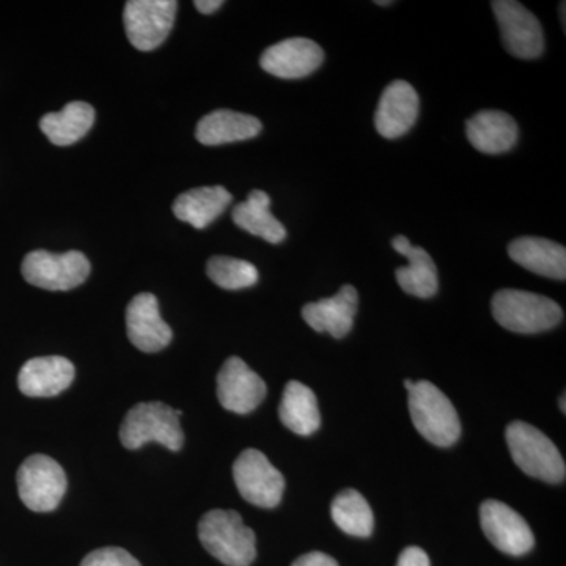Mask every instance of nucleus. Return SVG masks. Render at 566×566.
Instances as JSON below:
<instances>
[{"mask_svg":"<svg viewBox=\"0 0 566 566\" xmlns=\"http://www.w3.org/2000/svg\"><path fill=\"white\" fill-rule=\"evenodd\" d=\"M558 403H560V406H562V412H564V415H565V412H566V411H565V409H566V408H565V395H562L560 401H558Z\"/></svg>","mask_w":566,"mask_h":566,"instance_id":"nucleus-34","label":"nucleus"},{"mask_svg":"<svg viewBox=\"0 0 566 566\" xmlns=\"http://www.w3.org/2000/svg\"><path fill=\"white\" fill-rule=\"evenodd\" d=\"M22 504L36 513L57 509L66 493V475L57 461L46 455L29 457L17 475Z\"/></svg>","mask_w":566,"mask_h":566,"instance_id":"nucleus-7","label":"nucleus"},{"mask_svg":"<svg viewBox=\"0 0 566 566\" xmlns=\"http://www.w3.org/2000/svg\"><path fill=\"white\" fill-rule=\"evenodd\" d=\"M207 274L223 290H243L259 282V270L251 262L232 256H212Z\"/></svg>","mask_w":566,"mask_h":566,"instance_id":"nucleus-27","label":"nucleus"},{"mask_svg":"<svg viewBox=\"0 0 566 566\" xmlns=\"http://www.w3.org/2000/svg\"><path fill=\"white\" fill-rule=\"evenodd\" d=\"M419 109V95L409 82H390L382 92L376 109V132L386 139H398L405 136L416 125Z\"/></svg>","mask_w":566,"mask_h":566,"instance_id":"nucleus-14","label":"nucleus"},{"mask_svg":"<svg viewBox=\"0 0 566 566\" xmlns=\"http://www.w3.org/2000/svg\"><path fill=\"white\" fill-rule=\"evenodd\" d=\"M95 123V109L91 104L74 102L61 112H51L40 120L41 132L54 145L69 147L87 136Z\"/></svg>","mask_w":566,"mask_h":566,"instance_id":"nucleus-23","label":"nucleus"},{"mask_svg":"<svg viewBox=\"0 0 566 566\" xmlns=\"http://www.w3.org/2000/svg\"><path fill=\"white\" fill-rule=\"evenodd\" d=\"M409 415L420 434L438 447L455 444L461 434L455 406L430 381H417L409 390Z\"/></svg>","mask_w":566,"mask_h":566,"instance_id":"nucleus-3","label":"nucleus"},{"mask_svg":"<svg viewBox=\"0 0 566 566\" xmlns=\"http://www.w3.org/2000/svg\"><path fill=\"white\" fill-rule=\"evenodd\" d=\"M397 566H430V558L420 547H406L398 557Z\"/></svg>","mask_w":566,"mask_h":566,"instance_id":"nucleus-29","label":"nucleus"},{"mask_svg":"<svg viewBox=\"0 0 566 566\" xmlns=\"http://www.w3.org/2000/svg\"><path fill=\"white\" fill-rule=\"evenodd\" d=\"M181 411L161 401H148L129 409L120 428L122 444L137 450L148 442H158L178 452L185 442L180 424Z\"/></svg>","mask_w":566,"mask_h":566,"instance_id":"nucleus-4","label":"nucleus"},{"mask_svg":"<svg viewBox=\"0 0 566 566\" xmlns=\"http://www.w3.org/2000/svg\"><path fill=\"white\" fill-rule=\"evenodd\" d=\"M81 566H142L136 557L122 547H102L93 551Z\"/></svg>","mask_w":566,"mask_h":566,"instance_id":"nucleus-28","label":"nucleus"},{"mask_svg":"<svg viewBox=\"0 0 566 566\" xmlns=\"http://www.w3.org/2000/svg\"><path fill=\"white\" fill-rule=\"evenodd\" d=\"M331 516L345 534L367 538L375 527L374 512L363 494L356 490L342 491L334 499Z\"/></svg>","mask_w":566,"mask_h":566,"instance_id":"nucleus-26","label":"nucleus"},{"mask_svg":"<svg viewBox=\"0 0 566 566\" xmlns=\"http://www.w3.org/2000/svg\"><path fill=\"white\" fill-rule=\"evenodd\" d=\"M178 2L175 0H132L126 2V36L139 51H153L161 46L177 17Z\"/></svg>","mask_w":566,"mask_h":566,"instance_id":"nucleus-10","label":"nucleus"},{"mask_svg":"<svg viewBox=\"0 0 566 566\" xmlns=\"http://www.w3.org/2000/svg\"><path fill=\"white\" fill-rule=\"evenodd\" d=\"M323 62L322 46L308 39L281 41L268 48L260 59L262 69L281 80H303L315 73Z\"/></svg>","mask_w":566,"mask_h":566,"instance_id":"nucleus-13","label":"nucleus"},{"mask_svg":"<svg viewBox=\"0 0 566 566\" xmlns=\"http://www.w3.org/2000/svg\"><path fill=\"white\" fill-rule=\"evenodd\" d=\"M196 9L203 14H212L214 11H218L223 6L222 0H196L193 2Z\"/></svg>","mask_w":566,"mask_h":566,"instance_id":"nucleus-31","label":"nucleus"},{"mask_svg":"<svg viewBox=\"0 0 566 566\" xmlns=\"http://www.w3.org/2000/svg\"><path fill=\"white\" fill-rule=\"evenodd\" d=\"M505 50L513 57L534 61L545 51V33L538 18L515 0L491 2Z\"/></svg>","mask_w":566,"mask_h":566,"instance_id":"nucleus-9","label":"nucleus"},{"mask_svg":"<svg viewBox=\"0 0 566 566\" xmlns=\"http://www.w3.org/2000/svg\"><path fill=\"white\" fill-rule=\"evenodd\" d=\"M483 534L502 553L524 556L535 545V536L526 520L501 501H486L480 506Z\"/></svg>","mask_w":566,"mask_h":566,"instance_id":"nucleus-11","label":"nucleus"},{"mask_svg":"<svg viewBox=\"0 0 566 566\" xmlns=\"http://www.w3.org/2000/svg\"><path fill=\"white\" fill-rule=\"evenodd\" d=\"M232 203V193L223 186H205L181 193L174 203V212L180 221L193 229H207Z\"/></svg>","mask_w":566,"mask_h":566,"instance_id":"nucleus-22","label":"nucleus"},{"mask_svg":"<svg viewBox=\"0 0 566 566\" xmlns=\"http://www.w3.org/2000/svg\"><path fill=\"white\" fill-rule=\"evenodd\" d=\"M262 133V122L252 115L241 114L229 109H219L205 115L196 129L200 144L214 145L233 144L253 139Z\"/></svg>","mask_w":566,"mask_h":566,"instance_id":"nucleus-21","label":"nucleus"},{"mask_svg":"<svg viewBox=\"0 0 566 566\" xmlns=\"http://www.w3.org/2000/svg\"><path fill=\"white\" fill-rule=\"evenodd\" d=\"M199 538L205 549L223 565L249 566L255 560V534L233 510H211L203 515Z\"/></svg>","mask_w":566,"mask_h":566,"instance_id":"nucleus-1","label":"nucleus"},{"mask_svg":"<svg viewBox=\"0 0 566 566\" xmlns=\"http://www.w3.org/2000/svg\"><path fill=\"white\" fill-rule=\"evenodd\" d=\"M91 262L82 252L33 251L22 262L25 281L50 292H69L87 281Z\"/></svg>","mask_w":566,"mask_h":566,"instance_id":"nucleus-6","label":"nucleus"},{"mask_svg":"<svg viewBox=\"0 0 566 566\" xmlns=\"http://www.w3.org/2000/svg\"><path fill=\"white\" fill-rule=\"evenodd\" d=\"M238 491L249 504L274 509L281 504L285 479L260 450L248 449L233 464Z\"/></svg>","mask_w":566,"mask_h":566,"instance_id":"nucleus-8","label":"nucleus"},{"mask_svg":"<svg viewBox=\"0 0 566 566\" xmlns=\"http://www.w3.org/2000/svg\"><path fill=\"white\" fill-rule=\"evenodd\" d=\"M465 134L475 150L502 155L515 147L520 128L515 118L502 111H482L465 123Z\"/></svg>","mask_w":566,"mask_h":566,"instance_id":"nucleus-19","label":"nucleus"},{"mask_svg":"<svg viewBox=\"0 0 566 566\" xmlns=\"http://www.w3.org/2000/svg\"><path fill=\"white\" fill-rule=\"evenodd\" d=\"M279 417L290 431L300 436H311L322 424L318 401L314 390L300 381H290L283 390Z\"/></svg>","mask_w":566,"mask_h":566,"instance_id":"nucleus-24","label":"nucleus"},{"mask_svg":"<svg viewBox=\"0 0 566 566\" xmlns=\"http://www.w3.org/2000/svg\"><path fill=\"white\" fill-rule=\"evenodd\" d=\"M357 307V290L353 285H344L333 297L305 304L303 318L315 333H327L334 338H344L352 333Z\"/></svg>","mask_w":566,"mask_h":566,"instance_id":"nucleus-16","label":"nucleus"},{"mask_svg":"<svg viewBox=\"0 0 566 566\" xmlns=\"http://www.w3.org/2000/svg\"><path fill=\"white\" fill-rule=\"evenodd\" d=\"M128 338L144 353H158L172 342V329L159 314L158 300L150 293H140L126 311Z\"/></svg>","mask_w":566,"mask_h":566,"instance_id":"nucleus-15","label":"nucleus"},{"mask_svg":"<svg viewBox=\"0 0 566 566\" xmlns=\"http://www.w3.org/2000/svg\"><path fill=\"white\" fill-rule=\"evenodd\" d=\"M376 6L387 7L392 6L394 2H390V0H378V2H375Z\"/></svg>","mask_w":566,"mask_h":566,"instance_id":"nucleus-32","label":"nucleus"},{"mask_svg":"<svg viewBox=\"0 0 566 566\" xmlns=\"http://www.w3.org/2000/svg\"><path fill=\"white\" fill-rule=\"evenodd\" d=\"M491 311L495 322L516 334L545 333L564 319V311L556 301L523 290L495 293Z\"/></svg>","mask_w":566,"mask_h":566,"instance_id":"nucleus-2","label":"nucleus"},{"mask_svg":"<svg viewBox=\"0 0 566 566\" xmlns=\"http://www.w3.org/2000/svg\"><path fill=\"white\" fill-rule=\"evenodd\" d=\"M74 375V365L65 357H35L22 365L18 386L28 397H55L69 389Z\"/></svg>","mask_w":566,"mask_h":566,"instance_id":"nucleus-17","label":"nucleus"},{"mask_svg":"<svg viewBox=\"0 0 566 566\" xmlns=\"http://www.w3.org/2000/svg\"><path fill=\"white\" fill-rule=\"evenodd\" d=\"M505 438L513 460L524 474L547 483L564 482V457L538 428L526 422H513L506 427Z\"/></svg>","mask_w":566,"mask_h":566,"instance_id":"nucleus-5","label":"nucleus"},{"mask_svg":"<svg viewBox=\"0 0 566 566\" xmlns=\"http://www.w3.org/2000/svg\"><path fill=\"white\" fill-rule=\"evenodd\" d=\"M266 397V385L240 357H229L218 375L219 403L227 411L249 415Z\"/></svg>","mask_w":566,"mask_h":566,"instance_id":"nucleus-12","label":"nucleus"},{"mask_svg":"<svg viewBox=\"0 0 566 566\" xmlns=\"http://www.w3.org/2000/svg\"><path fill=\"white\" fill-rule=\"evenodd\" d=\"M270 207V196L256 189L249 193L245 202L238 203L233 208V222L253 237L263 238L271 244H281L282 241H285L286 230L281 221L271 214Z\"/></svg>","mask_w":566,"mask_h":566,"instance_id":"nucleus-25","label":"nucleus"},{"mask_svg":"<svg viewBox=\"0 0 566 566\" xmlns=\"http://www.w3.org/2000/svg\"><path fill=\"white\" fill-rule=\"evenodd\" d=\"M392 248L395 252L406 256L409 262L408 266L398 268L395 271V277H397L401 290L411 296L422 297V300L433 297L438 293L439 281L438 268H436L430 253L423 248L412 245L403 234L394 238Z\"/></svg>","mask_w":566,"mask_h":566,"instance_id":"nucleus-18","label":"nucleus"},{"mask_svg":"<svg viewBox=\"0 0 566 566\" xmlns=\"http://www.w3.org/2000/svg\"><path fill=\"white\" fill-rule=\"evenodd\" d=\"M405 387H406V390H408V392H409V390H411L412 387H415V381H411V379H406Z\"/></svg>","mask_w":566,"mask_h":566,"instance_id":"nucleus-33","label":"nucleus"},{"mask_svg":"<svg viewBox=\"0 0 566 566\" xmlns=\"http://www.w3.org/2000/svg\"><path fill=\"white\" fill-rule=\"evenodd\" d=\"M509 255L513 262L523 266L531 273L565 281L566 279V249L545 238H517L509 245Z\"/></svg>","mask_w":566,"mask_h":566,"instance_id":"nucleus-20","label":"nucleus"},{"mask_svg":"<svg viewBox=\"0 0 566 566\" xmlns=\"http://www.w3.org/2000/svg\"><path fill=\"white\" fill-rule=\"evenodd\" d=\"M292 566H338V564L334 557L315 551V553H308L305 554V556L296 558Z\"/></svg>","mask_w":566,"mask_h":566,"instance_id":"nucleus-30","label":"nucleus"}]
</instances>
